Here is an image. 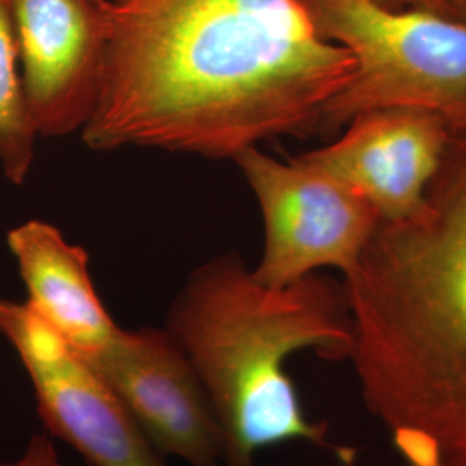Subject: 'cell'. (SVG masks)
Masks as SVG:
<instances>
[{
    "instance_id": "2",
    "label": "cell",
    "mask_w": 466,
    "mask_h": 466,
    "mask_svg": "<svg viewBox=\"0 0 466 466\" xmlns=\"http://www.w3.org/2000/svg\"><path fill=\"white\" fill-rule=\"evenodd\" d=\"M342 283L368 411L408 466H466V134L423 208L380 219Z\"/></svg>"
},
{
    "instance_id": "5",
    "label": "cell",
    "mask_w": 466,
    "mask_h": 466,
    "mask_svg": "<svg viewBox=\"0 0 466 466\" xmlns=\"http://www.w3.org/2000/svg\"><path fill=\"white\" fill-rule=\"evenodd\" d=\"M244 173L265 221V250L254 279L285 287L335 268L350 275L379 213L350 185L299 157L280 163L258 147L233 157Z\"/></svg>"
},
{
    "instance_id": "11",
    "label": "cell",
    "mask_w": 466,
    "mask_h": 466,
    "mask_svg": "<svg viewBox=\"0 0 466 466\" xmlns=\"http://www.w3.org/2000/svg\"><path fill=\"white\" fill-rule=\"evenodd\" d=\"M17 44L7 0H0V165L15 185H23L34 165L36 130L28 111Z\"/></svg>"
},
{
    "instance_id": "9",
    "label": "cell",
    "mask_w": 466,
    "mask_h": 466,
    "mask_svg": "<svg viewBox=\"0 0 466 466\" xmlns=\"http://www.w3.org/2000/svg\"><path fill=\"white\" fill-rule=\"evenodd\" d=\"M452 135L429 113L377 109L352 117L332 144L298 157L350 185L383 221H400L423 208Z\"/></svg>"
},
{
    "instance_id": "6",
    "label": "cell",
    "mask_w": 466,
    "mask_h": 466,
    "mask_svg": "<svg viewBox=\"0 0 466 466\" xmlns=\"http://www.w3.org/2000/svg\"><path fill=\"white\" fill-rule=\"evenodd\" d=\"M0 333L26 370L38 415L92 466H167L113 387L25 302L0 299Z\"/></svg>"
},
{
    "instance_id": "12",
    "label": "cell",
    "mask_w": 466,
    "mask_h": 466,
    "mask_svg": "<svg viewBox=\"0 0 466 466\" xmlns=\"http://www.w3.org/2000/svg\"><path fill=\"white\" fill-rule=\"evenodd\" d=\"M0 466H66L57 451L54 448L52 441L47 435H34L26 446V450L23 451V454L11 460V461H4Z\"/></svg>"
},
{
    "instance_id": "13",
    "label": "cell",
    "mask_w": 466,
    "mask_h": 466,
    "mask_svg": "<svg viewBox=\"0 0 466 466\" xmlns=\"http://www.w3.org/2000/svg\"><path fill=\"white\" fill-rule=\"evenodd\" d=\"M394 11H421L439 16L452 17L450 0H371Z\"/></svg>"
},
{
    "instance_id": "1",
    "label": "cell",
    "mask_w": 466,
    "mask_h": 466,
    "mask_svg": "<svg viewBox=\"0 0 466 466\" xmlns=\"http://www.w3.org/2000/svg\"><path fill=\"white\" fill-rule=\"evenodd\" d=\"M90 149L233 159L283 135L315 134L354 59L318 35L300 0H109Z\"/></svg>"
},
{
    "instance_id": "14",
    "label": "cell",
    "mask_w": 466,
    "mask_h": 466,
    "mask_svg": "<svg viewBox=\"0 0 466 466\" xmlns=\"http://www.w3.org/2000/svg\"><path fill=\"white\" fill-rule=\"evenodd\" d=\"M452 17L466 25V0H450Z\"/></svg>"
},
{
    "instance_id": "8",
    "label": "cell",
    "mask_w": 466,
    "mask_h": 466,
    "mask_svg": "<svg viewBox=\"0 0 466 466\" xmlns=\"http://www.w3.org/2000/svg\"><path fill=\"white\" fill-rule=\"evenodd\" d=\"M109 0H7L21 80L40 137L82 132L99 99Z\"/></svg>"
},
{
    "instance_id": "3",
    "label": "cell",
    "mask_w": 466,
    "mask_h": 466,
    "mask_svg": "<svg viewBox=\"0 0 466 466\" xmlns=\"http://www.w3.org/2000/svg\"><path fill=\"white\" fill-rule=\"evenodd\" d=\"M167 332L184 350L217 408L233 466H254L259 450L306 442L350 465L356 452L335 446L323 421L306 417L287 361L315 350L350 360L352 319L344 283L313 273L285 287L258 282L225 254L198 268L173 300Z\"/></svg>"
},
{
    "instance_id": "4",
    "label": "cell",
    "mask_w": 466,
    "mask_h": 466,
    "mask_svg": "<svg viewBox=\"0 0 466 466\" xmlns=\"http://www.w3.org/2000/svg\"><path fill=\"white\" fill-rule=\"evenodd\" d=\"M318 35L350 52L354 73L323 111L333 134L377 109H413L466 134V25L371 0H300Z\"/></svg>"
},
{
    "instance_id": "10",
    "label": "cell",
    "mask_w": 466,
    "mask_h": 466,
    "mask_svg": "<svg viewBox=\"0 0 466 466\" xmlns=\"http://www.w3.org/2000/svg\"><path fill=\"white\" fill-rule=\"evenodd\" d=\"M7 246L28 290L26 304L73 350L90 356L116 339L121 327L100 302L80 246L38 219L11 230Z\"/></svg>"
},
{
    "instance_id": "7",
    "label": "cell",
    "mask_w": 466,
    "mask_h": 466,
    "mask_svg": "<svg viewBox=\"0 0 466 466\" xmlns=\"http://www.w3.org/2000/svg\"><path fill=\"white\" fill-rule=\"evenodd\" d=\"M85 358L161 456H177L190 466H233L217 408L167 329H121L109 346Z\"/></svg>"
}]
</instances>
